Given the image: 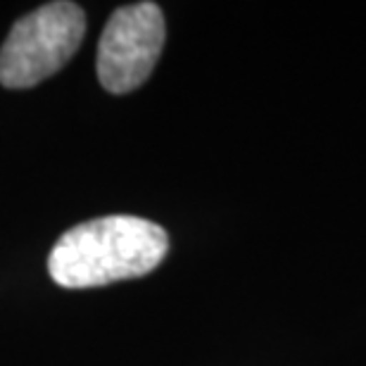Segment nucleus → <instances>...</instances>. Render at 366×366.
Wrapping results in <instances>:
<instances>
[{"label": "nucleus", "mask_w": 366, "mask_h": 366, "mask_svg": "<svg viewBox=\"0 0 366 366\" xmlns=\"http://www.w3.org/2000/svg\"><path fill=\"white\" fill-rule=\"evenodd\" d=\"M167 250L169 236L150 219L100 217L57 238L48 257V272L62 288H100L150 274Z\"/></svg>", "instance_id": "1"}, {"label": "nucleus", "mask_w": 366, "mask_h": 366, "mask_svg": "<svg viewBox=\"0 0 366 366\" xmlns=\"http://www.w3.org/2000/svg\"><path fill=\"white\" fill-rule=\"evenodd\" d=\"M86 14L76 3H48L21 17L0 48V86L31 89L76 55Z\"/></svg>", "instance_id": "2"}, {"label": "nucleus", "mask_w": 366, "mask_h": 366, "mask_svg": "<svg viewBox=\"0 0 366 366\" xmlns=\"http://www.w3.org/2000/svg\"><path fill=\"white\" fill-rule=\"evenodd\" d=\"M164 14L155 3L124 5L112 12L100 36L98 79L109 93L136 91L152 74L164 46Z\"/></svg>", "instance_id": "3"}]
</instances>
